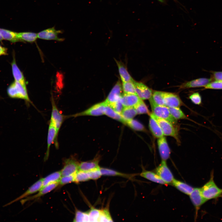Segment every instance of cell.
I'll use <instances>...</instances> for the list:
<instances>
[{"label":"cell","instance_id":"cell-6","mask_svg":"<svg viewBox=\"0 0 222 222\" xmlns=\"http://www.w3.org/2000/svg\"><path fill=\"white\" fill-rule=\"evenodd\" d=\"M58 134L55 125L50 121L47 136V150L44 158L45 161L47 160L48 158L50 146L52 143L54 142L56 147L58 148L59 146L57 139Z\"/></svg>","mask_w":222,"mask_h":222},{"label":"cell","instance_id":"cell-29","mask_svg":"<svg viewBox=\"0 0 222 222\" xmlns=\"http://www.w3.org/2000/svg\"><path fill=\"white\" fill-rule=\"evenodd\" d=\"M18 37L19 40L30 43L35 42L38 38L37 33L29 32L18 33Z\"/></svg>","mask_w":222,"mask_h":222},{"label":"cell","instance_id":"cell-1","mask_svg":"<svg viewBox=\"0 0 222 222\" xmlns=\"http://www.w3.org/2000/svg\"><path fill=\"white\" fill-rule=\"evenodd\" d=\"M200 189L203 196L207 201L222 196V189L219 187L214 182L213 171L209 180Z\"/></svg>","mask_w":222,"mask_h":222},{"label":"cell","instance_id":"cell-13","mask_svg":"<svg viewBox=\"0 0 222 222\" xmlns=\"http://www.w3.org/2000/svg\"><path fill=\"white\" fill-rule=\"evenodd\" d=\"M190 199L195 210L196 217L200 207L207 201L203 196L199 188H194L189 195Z\"/></svg>","mask_w":222,"mask_h":222},{"label":"cell","instance_id":"cell-9","mask_svg":"<svg viewBox=\"0 0 222 222\" xmlns=\"http://www.w3.org/2000/svg\"><path fill=\"white\" fill-rule=\"evenodd\" d=\"M164 105L168 107H179L183 103L178 94L175 93L163 92Z\"/></svg>","mask_w":222,"mask_h":222},{"label":"cell","instance_id":"cell-44","mask_svg":"<svg viewBox=\"0 0 222 222\" xmlns=\"http://www.w3.org/2000/svg\"><path fill=\"white\" fill-rule=\"evenodd\" d=\"M100 168L88 172L90 179L96 180L101 177L102 175Z\"/></svg>","mask_w":222,"mask_h":222},{"label":"cell","instance_id":"cell-20","mask_svg":"<svg viewBox=\"0 0 222 222\" xmlns=\"http://www.w3.org/2000/svg\"><path fill=\"white\" fill-rule=\"evenodd\" d=\"M99 161V158H97L91 161L81 162L79 163V170L88 172L100 168Z\"/></svg>","mask_w":222,"mask_h":222},{"label":"cell","instance_id":"cell-18","mask_svg":"<svg viewBox=\"0 0 222 222\" xmlns=\"http://www.w3.org/2000/svg\"><path fill=\"white\" fill-rule=\"evenodd\" d=\"M212 81V79L202 78L185 82L179 86L180 89L204 87Z\"/></svg>","mask_w":222,"mask_h":222},{"label":"cell","instance_id":"cell-46","mask_svg":"<svg viewBox=\"0 0 222 222\" xmlns=\"http://www.w3.org/2000/svg\"><path fill=\"white\" fill-rule=\"evenodd\" d=\"M212 80L222 81V72L212 71Z\"/></svg>","mask_w":222,"mask_h":222},{"label":"cell","instance_id":"cell-45","mask_svg":"<svg viewBox=\"0 0 222 222\" xmlns=\"http://www.w3.org/2000/svg\"><path fill=\"white\" fill-rule=\"evenodd\" d=\"M111 107L115 111L121 114L124 107L121 103L120 99L117 101L108 105Z\"/></svg>","mask_w":222,"mask_h":222},{"label":"cell","instance_id":"cell-17","mask_svg":"<svg viewBox=\"0 0 222 222\" xmlns=\"http://www.w3.org/2000/svg\"><path fill=\"white\" fill-rule=\"evenodd\" d=\"M157 144L159 153L162 160L166 161L170 157L171 150L166 138L163 136L158 138Z\"/></svg>","mask_w":222,"mask_h":222},{"label":"cell","instance_id":"cell-25","mask_svg":"<svg viewBox=\"0 0 222 222\" xmlns=\"http://www.w3.org/2000/svg\"><path fill=\"white\" fill-rule=\"evenodd\" d=\"M119 74L122 82L133 81L134 80L128 72L125 67L120 61L115 60Z\"/></svg>","mask_w":222,"mask_h":222},{"label":"cell","instance_id":"cell-36","mask_svg":"<svg viewBox=\"0 0 222 222\" xmlns=\"http://www.w3.org/2000/svg\"><path fill=\"white\" fill-rule=\"evenodd\" d=\"M75 182L78 183L90 180L88 172L78 171L75 174Z\"/></svg>","mask_w":222,"mask_h":222},{"label":"cell","instance_id":"cell-28","mask_svg":"<svg viewBox=\"0 0 222 222\" xmlns=\"http://www.w3.org/2000/svg\"><path fill=\"white\" fill-rule=\"evenodd\" d=\"M163 92L158 91H153L151 97L149 99L150 105H165L163 99Z\"/></svg>","mask_w":222,"mask_h":222},{"label":"cell","instance_id":"cell-41","mask_svg":"<svg viewBox=\"0 0 222 222\" xmlns=\"http://www.w3.org/2000/svg\"><path fill=\"white\" fill-rule=\"evenodd\" d=\"M72 182H75V175L62 176L59 182V185L63 186Z\"/></svg>","mask_w":222,"mask_h":222},{"label":"cell","instance_id":"cell-7","mask_svg":"<svg viewBox=\"0 0 222 222\" xmlns=\"http://www.w3.org/2000/svg\"><path fill=\"white\" fill-rule=\"evenodd\" d=\"M155 172L166 184L171 183L174 179L167 166L166 161L162 160L161 163L156 169Z\"/></svg>","mask_w":222,"mask_h":222},{"label":"cell","instance_id":"cell-26","mask_svg":"<svg viewBox=\"0 0 222 222\" xmlns=\"http://www.w3.org/2000/svg\"><path fill=\"white\" fill-rule=\"evenodd\" d=\"M104 114L119 121L125 125V121L122 118L121 114L115 111L106 103L104 109Z\"/></svg>","mask_w":222,"mask_h":222},{"label":"cell","instance_id":"cell-15","mask_svg":"<svg viewBox=\"0 0 222 222\" xmlns=\"http://www.w3.org/2000/svg\"><path fill=\"white\" fill-rule=\"evenodd\" d=\"M122 85L120 82L118 81L112 88L105 101L106 104L110 105L119 100L122 95Z\"/></svg>","mask_w":222,"mask_h":222},{"label":"cell","instance_id":"cell-27","mask_svg":"<svg viewBox=\"0 0 222 222\" xmlns=\"http://www.w3.org/2000/svg\"><path fill=\"white\" fill-rule=\"evenodd\" d=\"M61 177V171L51 173L43 178V187L51 183L59 182Z\"/></svg>","mask_w":222,"mask_h":222},{"label":"cell","instance_id":"cell-32","mask_svg":"<svg viewBox=\"0 0 222 222\" xmlns=\"http://www.w3.org/2000/svg\"><path fill=\"white\" fill-rule=\"evenodd\" d=\"M137 114L134 107H124L121 115L125 120L133 119Z\"/></svg>","mask_w":222,"mask_h":222},{"label":"cell","instance_id":"cell-24","mask_svg":"<svg viewBox=\"0 0 222 222\" xmlns=\"http://www.w3.org/2000/svg\"><path fill=\"white\" fill-rule=\"evenodd\" d=\"M140 175L141 177L154 183L162 184H167L156 173L154 172L143 170Z\"/></svg>","mask_w":222,"mask_h":222},{"label":"cell","instance_id":"cell-43","mask_svg":"<svg viewBox=\"0 0 222 222\" xmlns=\"http://www.w3.org/2000/svg\"><path fill=\"white\" fill-rule=\"evenodd\" d=\"M192 102L195 104L200 105L202 103V98L198 92H195L191 94L189 97Z\"/></svg>","mask_w":222,"mask_h":222},{"label":"cell","instance_id":"cell-8","mask_svg":"<svg viewBox=\"0 0 222 222\" xmlns=\"http://www.w3.org/2000/svg\"><path fill=\"white\" fill-rule=\"evenodd\" d=\"M79 162L73 158L66 159L61 171L62 176L75 175L79 171Z\"/></svg>","mask_w":222,"mask_h":222},{"label":"cell","instance_id":"cell-33","mask_svg":"<svg viewBox=\"0 0 222 222\" xmlns=\"http://www.w3.org/2000/svg\"><path fill=\"white\" fill-rule=\"evenodd\" d=\"M125 125H127L133 130L139 131H146L143 125L139 121L132 119L125 121Z\"/></svg>","mask_w":222,"mask_h":222},{"label":"cell","instance_id":"cell-22","mask_svg":"<svg viewBox=\"0 0 222 222\" xmlns=\"http://www.w3.org/2000/svg\"><path fill=\"white\" fill-rule=\"evenodd\" d=\"M171 183L179 190L188 195L191 194L194 188L187 183L175 179H173Z\"/></svg>","mask_w":222,"mask_h":222},{"label":"cell","instance_id":"cell-37","mask_svg":"<svg viewBox=\"0 0 222 222\" xmlns=\"http://www.w3.org/2000/svg\"><path fill=\"white\" fill-rule=\"evenodd\" d=\"M134 108L137 114H147L149 115L151 113L142 100L134 106Z\"/></svg>","mask_w":222,"mask_h":222},{"label":"cell","instance_id":"cell-21","mask_svg":"<svg viewBox=\"0 0 222 222\" xmlns=\"http://www.w3.org/2000/svg\"><path fill=\"white\" fill-rule=\"evenodd\" d=\"M12 68L13 75L15 81L18 82L24 87L26 88L23 75L17 66L14 59L12 63Z\"/></svg>","mask_w":222,"mask_h":222},{"label":"cell","instance_id":"cell-35","mask_svg":"<svg viewBox=\"0 0 222 222\" xmlns=\"http://www.w3.org/2000/svg\"><path fill=\"white\" fill-rule=\"evenodd\" d=\"M172 116L177 120L187 118V117L179 107H168Z\"/></svg>","mask_w":222,"mask_h":222},{"label":"cell","instance_id":"cell-11","mask_svg":"<svg viewBox=\"0 0 222 222\" xmlns=\"http://www.w3.org/2000/svg\"><path fill=\"white\" fill-rule=\"evenodd\" d=\"M52 111L50 121L55 125L58 133L62 124L66 116L63 115L59 111L52 98Z\"/></svg>","mask_w":222,"mask_h":222},{"label":"cell","instance_id":"cell-39","mask_svg":"<svg viewBox=\"0 0 222 222\" xmlns=\"http://www.w3.org/2000/svg\"><path fill=\"white\" fill-rule=\"evenodd\" d=\"M74 221L77 222L89 221L88 212H83L79 210H76Z\"/></svg>","mask_w":222,"mask_h":222},{"label":"cell","instance_id":"cell-40","mask_svg":"<svg viewBox=\"0 0 222 222\" xmlns=\"http://www.w3.org/2000/svg\"><path fill=\"white\" fill-rule=\"evenodd\" d=\"M101 210L92 208L88 212L89 222H98Z\"/></svg>","mask_w":222,"mask_h":222},{"label":"cell","instance_id":"cell-19","mask_svg":"<svg viewBox=\"0 0 222 222\" xmlns=\"http://www.w3.org/2000/svg\"><path fill=\"white\" fill-rule=\"evenodd\" d=\"M142 100L136 94H122L121 101L124 107H134Z\"/></svg>","mask_w":222,"mask_h":222},{"label":"cell","instance_id":"cell-30","mask_svg":"<svg viewBox=\"0 0 222 222\" xmlns=\"http://www.w3.org/2000/svg\"><path fill=\"white\" fill-rule=\"evenodd\" d=\"M0 33L3 39L13 42L19 41L18 37V33L5 29H0Z\"/></svg>","mask_w":222,"mask_h":222},{"label":"cell","instance_id":"cell-47","mask_svg":"<svg viewBox=\"0 0 222 222\" xmlns=\"http://www.w3.org/2000/svg\"><path fill=\"white\" fill-rule=\"evenodd\" d=\"M6 53V49L0 45V56L5 55Z\"/></svg>","mask_w":222,"mask_h":222},{"label":"cell","instance_id":"cell-48","mask_svg":"<svg viewBox=\"0 0 222 222\" xmlns=\"http://www.w3.org/2000/svg\"><path fill=\"white\" fill-rule=\"evenodd\" d=\"M3 39L1 34L0 33V40H1Z\"/></svg>","mask_w":222,"mask_h":222},{"label":"cell","instance_id":"cell-2","mask_svg":"<svg viewBox=\"0 0 222 222\" xmlns=\"http://www.w3.org/2000/svg\"><path fill=\"white\" fill-rule=\"evenodd\" d=\"M7 92L11 98L22 99L27 102L32 103L29 97L27 88L17 81H15L10 85Z\"/></svg>","mask_w":222,"mask_h":222},{"label":"cell","instance_id":"cell-14","mask_svg":"<svg viewBox=\"0 0 222 222\" xmlns=\"http://www.w3.org/2000/svg\"><path fill=\"white\" fill-rule=\"evenodd\" d=\"M43 187V178H41L34 183L23 194L14 199L4 205V206H7L12 203L21 200L38 191Z\"/></svg>","mask_w":222,"mask_h":222},{"label":"cell","instance_id":"cell-12","mask_svg":"<svg viewBox=\"0 0 222 222\" xmlns=\"http://www.w3.org/2000/svg\"><path fill=\"white\" fill-rule=\"evenodd\" d=\"M137 95L142 100L149 99L151 97L153 91L146 84L141 82L134 81Z\"/></svg>","mask_w":222,"mask_h":222},{"label":"cell","instance_id":"cell-31","mask_svg":"<svg viewBox=\"0 0 222 222\" xmlns=\"http://www.w3.org/2000/svg\"><path fill=\"white\" fill-rule=\"evenodd\" d=\"M100 169L102 175L119 176L128 178H131L133 176L131 175L123 173L107 168L100 167Z\"/></svg>","mask_w":222,"mask_h":222},{"label":"cell","instance_id":"cell-34","mask_svg":"<svg viewBox=\"0 0 222 222\" xmlns=\"http://www.w3.org/2000/svg\"><path fill=\"white\" fill-rule=\"evenodd\" d=\"M133 81L122 82V85L124 93L128 94H136L135 88Z\"/></svg>","mask_w":222,"mask_h":222},{"label":"cell","instance_id":"cell-3","mask_svg":"<svg viewBox=\"0 0 222 222\" xmlns=\"http://www.w3.org/2000/svg\"><path fill=\"white\" fill-rule=\"evenodd\" d=\"M149 116L153 117L157 121L162 132L164 135L174 137L178 142L179 141L178 137L177 128L169 121L159 118L151 113Z\"/></svg>","mask_w":222,"mask_h":222},{"label":"cell","instance_id":"cell-4","mask_svg":"<svg viewBox=\"0 0 222 222\" xmlns=\"http://www.w3.org/2000/svg\"><path fill=\"white\" fill-rule=\"evenodd\" d=\"M152 113L156 116L166 120L175 125L177 124V120L171 114L168 108L165 105H150Z\"/></svg>","mask_w":222,"mask_h":222},{"label":"cell","instance_id":"cell-23","mask_svg":"<svg viewBox=\"0 0 222 222\" xmlns=\"http://www.w3.org/2000/svg\"><path fill=\"white\" fill-rule=\"evenodd\" d=\"M150 116L149 127L153 135L159 138L164 136L162 130L156 120L152 116Z\"/></svg>","mask_w":222,"mask_h":222},{"label":"cell","instance_id":"cell-10","mask_svg":"<svg viewBox=\"0 0 222 222\" xmlns=\"http://www.w3.org/2000/svg\"><path fill=\"white\" fill-rule=\"evenodd\" d=\"M62 32L61 31L56 30L53 27L39 32L37 33L38 38L46 40H55L61 41L64 40V39L59 38L58 35Z\"/></svg>","mask_w":222,"mask_h":222},{"label":"cell","instance_id":"cell-42","mask_svg":"<svg viewBox=\"0 0 222 222\" xmlns=\"http://www.w3.org/2000/svg\"><path fill=\"white\" fill-rule=\"evenodd\" d=\"M204 87L205 89H222V81L214 80L211 82Z\"/></svg>","mask_w":222,"mask_h":222},{"label":"cell","instance_id":"cell-16","mask_svg":"<svg viewBox=\"0 0 222 222\" xmlns=\"http://www.w3.org/2000/svg\"><path fill=\"white\" fill-rule=\"evenodd\" d=\"M59 186V182L51 183L43 187L36 194L28 196L21 200L20 202L23 204L27 201L34 200L49 192Z\"/></svg>","mask_w":222,"mask_h":222},{"label":"cell","instance_id":"cell-5","mask_svg":"<svg viewBox=\"0 0 222 222\" xmlns=\"http://www.w3.org/2000/svg\"><path fill=\"white\" fill-rule=\"evenodd\" d=\"M105 103L103 101L96 104L89 108L80 113L71 115V117H76L84 116H99L104 114Z\"/></svg>","mask_w":222,"mask_h":222},{"label":"cell","instance_id":"cell-38","mask_svg":"<svg viewBox=\"0 0 222 222\" xmlns=\"http://www.w3.org/2000/svg\"><path fill=\"white\" fill-rule=\"evenodd\" d=\"M113 221L108 209L105 208L101 210L98 222H112Z\"/></svg>","mask_w":222,"mask_h":222}]
</instances>
